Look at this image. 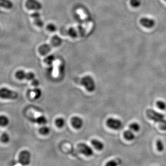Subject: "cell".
I'll list each match as a JSON object with an SVG mask.
<instances>
[{
    "instance_id": "obj_1",
    "label": "cell",
    "mask_w": 166,
    "mask_h": 166,
    "mask_svg": "<svg viewBox=\"0 0 166 166\" xmlns=\"http://www.w3.org/2000/svg\"><path fill=\"white\" fill-rule=\"evenodd\" d=\"M146 115L149 119L159 124L160 127L162 130H166V120L163 114L152 109H147Z\"/></svg>"
},
{
    "instance_id": "obj_2",
    "label": "cell",
    "mask_w": 166,
    "mask_h": 166,
    "mask_svg": "<svg viewBox=\"0 0 166 166\" xmlns=\"http://www.w3.org/2000/svg\"><path fill=\"white\" fill-rule=\"evenodd\" d=\"M81 85H83L88 92H92L96 89V84L94 80L90 75L85 76L81 79Z\"/></svg>"
},
{
    "instance_id": "obj_3",
    "label": "cell",
    "mask_w": 166,
    "mask_h": 166,
    "mask_svg": "<svg viewBox=\"0 0 166 166\" xmlns=\"http://www.w3.org/2000/svg\"><path fill=\"white\" fill-rule=\"evenodd\" d=\"M0 96L5 99L15 100L18 97V93L7 88H2L0 90Z\"/></svg>"
},
{
    "instance_id": "obj_4",
    "label": "cell",
    "mask_w": 166,
    "mask_h": 166,
    "mask_svg": "<svg viewBox=\"0 0 166 166\" xmlns=\"http://www.w3.org/2000/svg\"><path fill=\"white\" fill-rule=\"evenodd\" d=\"M31 153L28 150H24L19 155L18 161L20 164L23 166L28 165L31 161Z\"/></svg>"
},
{
    "instance_id": "obj_5",
    "label": "cell",
    "mask_w": 166,
    "mask_h": 166,
    "mask_svg": "<svg viewBox=\"0 0 166 166\" xmlns=\"http://www.w3.org/2000/svg\"><path fill=\"white\" fill-rule=\"evenodd\" d=\"M77 148L78 152L86 157H91L93 155L94 152L92 149L84 143L78 144Z\"/></svg>"
},
{
    "instance_id": "obj_6",
    "label": "cell",
    "mask_w": 166,
    "mask_h": 166,
    "mask_svg": "<svg viewBox=\"0 0 166 166\" xmlns=\"http://www.w3.org/2000/svg\"><path fill=\"white\" fill-rule=\"evenodd\" d=\"M25 5L28 9L35 11L40 10L42 8V5L38 0H27Z\"/></svg>"
},
{
    "instance_id": "obj_7",
    "label": "cell",
    "mask_w": 166,
    "mask_h": 166,
    "mask_svg": "<svg viewBox=\"0 0 166 166\" xmlns=\"http://www.w3.org/2000/svg\"><path fill=\"white\" fill-rule=\"evenodd\" d=\"M108 127L113 130H117L121 128L122 122L119 119L113 118H109L106 121Z\"/></svg>"
},
{
    "instance_id": "obj_8",
    "label": "cell",
    "mask_w": 166,
    "mask_h": 166,
    "mask_svg": "<svg viewBox=\"0 0 166 166\" xmlns=\"http://www.w3.org/2000/svg\"><path fill=\"white\" fill-rule=\"evenodd\" d=\"M71 123L73 127L76 129L82 128L83 126V120L78 116H74L71 119Z\"/></svg>"
},
{
    "instance_id": "obj_9",
    "label": "cell",
    "mask_w": 166,
    "mask_h": 166,
    "mask_svg": "<svg viewBox=\"0 0 166 166\" xmlns=\"http://www.w3.org/2000/svg\"><path fill=\"white\" fill-rule=\"evenodd\" d=\"M140 23L141 25L148 28H152L155 25V21L154 20L146 17L141 18L140 20Z\"/></svg>"
},
{
    "instance_id": "obj_10",
    "label": "cell",
    "mask_w": 166,
    "mask_h": 166,
    "mask_svg": "<svg viewBox=\"0 0 166 166\" xmlns=\"http://www.w3.org/2000/svg\"><path fill=\"white\" fill-rule=\"evenodd\" d=\"M51 50V45L48 44H43L38 48L39 53L42 55H46L49 53Z\"/></svg>"
},
{
    "instance_id": "obj_11",
    "label": "cell",
    "mask_w": 166,
    "mask_h": 166,
    "mask_svg": "<svg viewBox=\"0 0 166 166\" xmlns=\"http://www.w3.org/2000/svg\"><path fill=\"white\" fill-rule=\"evenodd\" d=\"M62 39L58 35H55L51 39V43L54 47H59L62 43Z\"/></svg>"
},
{
    "instance_id": "obj_12",
    "label": "cell",
    "mask_w": 166,
    "mask_h": 166,
    "mask_svg": "<svg viewBox=\"0 0 166 166\" xmlns=\"http://www.w3.org/2000/svg\"><path fill=\"white\" fill-rule=\"evenodd\" d=\"M91 144L93 146L98 150H102L104 148V144L101 141L97 139H94L91 141Z\"/></svg>"
},
{
    "instance_id": "obj_13",
    "label": "cell",
    "mask_w": 166,
    "mask_h": 166,
    "mask_svg": "<svg viewBox=\"0 0 166 166\" xmlns=\"http://www.w3.org/2000/svg\"><path fill=\"white\" fill-rule=\"evenodd\" d=\"M0 5L1 7L8 9H12L13 6V3L10 0H0Z\"/></svg>"
},
{
    "instance_id": "obj_14",
    "label": "cell",
    "mask_w": 166,
    "mask_h": 166,
    "mask_svg": "<svg viewBox=\"0 0 166 166\" xmlns=\"http://www.w3.org/2000/svg\"><path fill=\"white\" fill-rule=\"evenodd\" d=\"M123 135H124V138L128 141H132V140H134L135 138L134 134L130 129V130H126V131H125L124 132Z\"/></svg>"
},
{
    "instance_id": "obj_15",
    "label": "cell",
    "mask_w": 166,
    "mask_h": 166,
    "mask_svg": "<svg viewBox=\"0 0 166 166\" xmlns=\"http://www.w3.org/2000/svg\"><path fill=\"white\" fill-rule=\"evenodd\" d=\"M34 121L41 125H44L47 123V119L44 116H40L34 119Z\"/></svg>"
},
{
    "instance_id": "obj_16",
    "label": "cell",
    "mask_w": 166,
    "mask_h": 166,
    "mask_svg": "<svg viewBox=\"0 0 166 166\" xmlns=\"http://www.w3.org/2000/svg\"><path fill=\"white\" fill-rule=\"evenodd\" d=\"M67 34L72 38H76L78 36L77 30L74 27H70L69 28L67 31Z\"/></svg>"
},
{
    "instance_id": "obj_17",
    "label": "cell",
    "mask_w": 166,
    "mask_h": 166,
    "mask_svg": "<svg viewBox=\"0 0 166 166\" xmlns=\"http://www.w3.org/2000/svg\"><path fill=\"white\" fill-rule=\"evenodd\" d=\"M9 118L5 115H2L0 117V125L2 126H6L9 124Z\"/></svg>"
},
{
    "instance_id": "obj_18",
    "label": "cell",
    "mask_w": 166,
    "mask_h": 166,
    "mask_svg": "<svg viewBox=\"0 0 166 166\" xmlns=\"http://www.w3.org/2000/svg\"><path fill=\"white\" fill-rule=\"evenodd\" d=\"M55 60V57L54 55H48L46 56L44 59V62L46 64L48 65H51L52 64L53 62H54Z\"/></svg>"
},
{
    "instance_id": "obj_19",
    "label": "cell",
    "mask_w": 166,
    "mask_h": 166,
    "mask_svg": "<svg viewBox=\"0 0 166 166\" xmlns=\"http://www.w3.org/2000/svg\"><path fill=\"white\" fill-rule=\"evenodd\" d=\"M26 74V73H25L23 70H19L16 72L15 76L16 78L19 80H23V79H25Z\"/></svg>"
},
{
    "instance_id": "obj_20",
    "label": "cell",
    "mask_w": 166,
    "mask_h": 166,
    "mask_svg": "<svg viewBox=\"0 0 166 166\" xmlns=\"http://www.w3.org/2000/svg\"><path fill=\"white\" fill-rule=\"evenodd\" d=\"M122 161L119 158L116 159L115 160H110L106 164L107 166H116L120 165L122 163Z\"/></svg>"
},
{
    "instance_id": "obj_21",
    "label": "cell",
    "mask_w": 166,
    "mask_h": 166,
    "mask_svg": "<svg viewBox=\"0 0 166 166\" xmlns=\"http://www.w3.org/2000/svg\"><path fill=\"white\" fill-rule=\"evenodd\" d=\"M55 124L57 127L59 128H62L64 126L65 124V121L64 119L62 118H58L55 120Z\"/></svg>"
},
{
    "instance_id": "obj_22",
    "label": "cell",
    "mask_w": 166,
    "mask_h": 166,
    "mask_svg": "<svg viewBox=\"0 0 166 166\" xmlns=\"http://www.w3.org/2000/svg\"><path fill=\"white\" fill-rule=\"evenodd\" d=\"M50 131H51L50 128L46 126H42L39 129V133L43 135H48L50 133Z\"/></svg>"
},
{
    "instance_id": "obj_23",
    "label": "cell",
    "mask_w": 166,
    "mask_h": 166,
    "mask_svg": "<svg viewBox=\"0 0 166 166\" xmlns=\"http://www.w3.org/2000/svg\"><path fill=\"white\" fill-rule=\"evenodd\" d=\"M130 130L134 132H138L140 130V126L137 123H133L129 126Z\"/></svg>"
},
{
    "instance_id": "obj_24",
    "label": "cell",
    "mask_w": 166,
    "mask_h": 166,
    "mask_svg": "<svg viewBox=\"0 0 166 166\" xmlns=\"http://www.w3.org/2000/svg\"><path fill=\"white\" fill-rule=\"evenodd\" d=\"M34 23L36 26L39 27H42L44 25V22L41 19V17L34 19Z\"/></svg>"
},
{
    "instance_id": "obj_25",
    "label": "cell",
    "mask_w": 166,
    "mask_h": 166,
    "mask_svg": "<svg viewBox=\"0 0 166 166\" xmlns=\"http://www.w3.org/2000/svg\"><path fill=\"white\" fill-rule=\"evenodd\" d=\"M33 92L34 93V97L36 99H39L42 96V91L39 88L35 87V88L33 90Z\"/></svg>"
},
{
    "instance_id": "obj_26",
    "label": "cell",
    "mask_w": 166,
    "mask_h": 166,
    "mask_svg": "<svg viewBox=\"0 0 166 166\" xmlns=\"http://www.w3.org/2000/svg\"><path fill=\"white\" fill-rule=\"evenodd\" d=\"M1 142L3 143H7L9 141L10 137L8 134L6 133H3L1 137Z\"/></svg>"
},
{
    "instance_id": "obj_27",
    "label": "cell",
    "mask_w": 166,
    "mask_h": 166,
    "mask_svg": "<svg viewBox=\"0 0 166 166\" xmlns=\"http://www.w3.org/2000/svg\"><path fill=\"white\" fill-rule=\"evenodd\" d=\"M156 145H157V148L158 151H159V152H161V151H163L164 148V146L163 142L160 139L157 140V143H156Z\"/></svg>"
},
{
    "instance_id": "obj_28",
    "label": "cell",
    "mask_w": 166,
    "mask_h": 166,
    "mask_svg": "<svg viewBox=\"0 0 166 166\" xmlns=\"http://www.w3.org/2000/svg\"><path fill=\"white\" fill-rule=\"evenodd\" d=\"M157 106L158 108L160 110H165L166 109V104L162 101H158L157 102Z\"/></svg>"
},
{
    "instance_id": "obj_29",
    "label": "cell",
    "mask_w": 166,
    "mask_h": 166,
    "mask_svg": "<svg viewBox=\"0 0 166 166\" xmlns=\"http://www.w3.org/2000/svg\"><path fill=\"white\" fill-rule=\"evenodd\" d=\"M141 4V0H131V5L134 8L139 7Z\"/></svg>"
},
{
    "instance_id": "obj_30",
    "label": "cell",
    "mask_w": 166,
    "mask_h": 166,
    "mask_svg": "<svg viewBox=\"0 0 166 166\" xmlns=\"http://www.w3.org/2000/svg\"><path fill=\"white\" fill-rule=\"evenodd\" d=\"M35 78V75L32 72H28L26 73L25 79L28 81H32L33 79Z\"/></svg>"
},
{
    "instance_id": "obj_31",
    "label": "cell",
    "mask_w": 166,
    "mask_h": 166,
    "mask_svg": "<svg viewBox=\"0 0 166 166\" xmlns=\"http://www.w3.org/2000/svg\"><path fill=\"white\" fill-rule=\"evenodd\" d=\"M47 29L51 32H55L57 30V27L54 24L51 23L48 25L47 26Z\"/></svg>"
},
{
    "instance_id": "obj_32",
    "label": "cell",
    "mask_w": 166,
    "mask_h": 166,
    "mask_svg": "<svg viewBox=\"0 0 166 166\" xmlns=\"http://www.w3.org/2000/svg\"><path fill=\"white\" fill-rule=\"evenodd\" d=\"M77 30L78 32V35L80 36H83L84 35L85 31L84 27L81 26H77Z\"/></svg>"
},
{
    "instance_id": "obj_33",
    "label": "cell",
    "mask_w": 166,
    "mask_h": 166,
    "mask_svg": "<svg viewBox=\"0 0 166 166\" xmlns=\"http://www.w3.org/2000/svg\"><path fill=\"white\" fill-rule=\"evenodd\" d=\"M39 84H40V82H39V80L38 79H36L35 78L32 81V85L34 86L35 87H38Z\"/></svg>"
},
{
    "instance_id": "obj_34",
    "label": "cell",
    "mask_w": 166,
    "mask_h": 166,
    "mask_svg": "<svg viewBox=\"0 0 166 166\" xmlns=\"http://www.w3.org/2000/svg\"><path fill=\"white\" fill-rule=\"evenodd\" d=\"M32 17L33 19H35V18H39V17H41V15H40V13H39V12H38V11H35L34 12L32 13Z\"/></svg>"
},
{
    "instance_id": "obj_35",
    "label": "cell",
    "mask_w": 166,
    "mask_h": 166,
    "mask_svg": "<svg viewBox=\"0 0 166 166\" xmlns=\"http://www.w3.org/2000/svg\"><path fill=\"white\" fill-rule=\"evenodd\" d=\"M164 1H165L166 2V0H164Z\"/></svg>"
}]
</instances>
